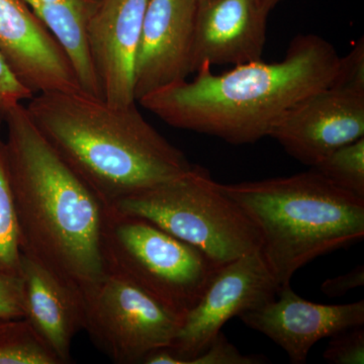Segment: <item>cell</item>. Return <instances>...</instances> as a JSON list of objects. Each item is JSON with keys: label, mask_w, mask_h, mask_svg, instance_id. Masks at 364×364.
<instances>
[{"label": "cell", "mask_w": 364, "mask_h": 364, "mask_svg": "<svg viewBox=\"0 0 364 364\" xmlns=\"http://www.w3.org/2000/svg\"><path fill=\"white\" fill-rule=\"evenodd\" d=\"M4 124L21 253L82 293L107 274L102 253L107 207L46 140L25 105L7 112Z\"/></svg>", "instance_id": "6da1fadb"}, {"label": "cell", "mask_w": 364, "mask_h": 364, "mask_svg": "<svg viewBox=\"0 0 364 364\" xmlns=\"http://www.w3.org/2000/svg\"><path fill=\"white\" fill-rule=\"evenodd\" d=\"M340 56L317 35H299L277 63L262 59L215 74L203 62L193 80L154 91L139 104L173 128L243 145L269 136L291 107L331 83Z\"/></svg>", "instance_id": "7a4b0ae2"}, {"label": "cell", "mask_w": 364, "mask_h": 364, "mask_svg": "<svg viewBox=\"0 0 364 364\" xmlns=\"http://www.w3.org/2000/svg\"><path fill=\"white\" fill-rule=\"evenodd\" d=\"M33 123L107 208L193 168L184 153L142 116L83 91L38 93Z\"/></svg>", "instance_id": "3957f363"}, {"label": "cell", "mask_w": 364, "mask_h": 364, "mask_svg": "<svg viewBox=\"0 0 364 364\" xmlns=\"http://www.w3.org/2000/svg\"><path fill=\"white\" fill-rule=\"evenodd\" d=\"M220 188L257 228L261 255L279 289L311 261L363 239L364 198L314 168Z\"/></svg>", "instance_id": "277c9868"}, {"label": "cell", "mask_w": 364, "mask_h": 364, "mask_svg": "<svg viewBox=\"0 0 364 364\" xmlns=\"http://www.w3.org/2000/svg\"><path fill=\"white\" fill-rule=\"evenodd\" d=\"M109 208L152 222L220 265L260 249V234L250 218L198 165Z\"/></svg>", "instance_id": "5b68a950"}, {"label": "cell", "mask_w": 364, "mask_h": 364, "mask_svg": "<svg viewBox=\"0 0 364 364\" xmlns=\"http://www.w3.org/2000/svg\"><path fill=\"white\" fill-rule=\"evenodd\" d=\"M102 253L107 273L142 287L182 318L222 267L152 222L111 208L105 215Z\"/></svg>", "instance_id": "8992f818"}, {"label": "cell", "mask_w": 364, "mask_h": 364, "mask_svg": "<svg viewBox=\"0 0 364 364\" xmlns=\"http://www.w3.org/2000/svg\"><path fill=\"white\" fill-rule=\"evenodd\" d=\"M85 324L93 344L117 364L142 363L150 352L173 343L183 318L114 273L82 291Z\"/></svg>", "instance_id": "52a82bcc"}, {"label": "cell", "mask_w": 364, "mask_h": 364, "mask_svg": "<svg viewBox=\"0 0 364 364\" xmlns=\"http://www.w3.org/2000/svg\"><path fill=\"white\" fill-rule=\"evenodd\" d=\"M279 286L260 250L222 265L182 320L173 343L165 349V363L188 364L234 317L277 298Z\"/></svg>", "instance_id": "ba28073f"}, {"label": "cell", "mask_w": 364, "mask_h": 364, "mask_svg": "<svg viewBox=\"0 0 364 364\" xmlns=\"http://www.w3.org/2000/svg\"><path fill=\"white\" fill-rule=\"evenodd\" d=\"M308 166L364 136V95L328 87L289 109L269 136Z\"/></svg>", "instance_id": "9c48e42d"}, {"label": "cell", "mask_w": 364, "mask_h": 364, "mask_svg": "<svg viewBox=\"0 0 364 364\" xmlns=\"http://www.w3.org/2000/svg\"><path fill=\"white\" fill-rule=\"evenodd\" d=\"M0 56L33 95L83 91L63 48L23 0H0Z\"/></svg>", "instance_id": "30bf717a"}, {"label": "cell", "mask_w": 364, "mask_h": 364, "mask_svg": "<svg viewBox=\"0 0 364 364\" xmlns=\"http://www.w3.org/2000/svg\"><path fill=\"white\" fill-rule=\"evenodd\" d=\"M196 0H149L136 55L134 93L141 98L186 80L191 68Z\"/></svg>", "instance_id": "8fae6325"}, {"label": "cell", "mask_w": 364, "mask_h": 364, "mask_svg": "<svg viewBox=\"0 0 364 364\" xmlns=\"http://www.w3.org/2000/svg\"><path fill=\"white\" fill-rule=\"evenodd\" d=\"M265 305L242 314V322L282 347L294 364L306 363L314 345L349 328L364 325V301L322 305L282 287Z\"/></svg>", "instance_id": "7c38bea8"}, {"label": "cell", "mask_w": 364, "mask_h": 364, "mask_svg": "<svg viewBox=\"0 0 364 364\" xmlns=\"http://www.w3.org/2000/svg\"><path fill=\"white\" fill-rule=\"evenodd\" d=\"M149 0H102L87 26V46L102 98L136 104L134 77L144 14Z\"/></svg>", "instance_id": "4fadbf2b"}, {"label": "cell", "mask_w": 364, "mask_h": 364, "mask_svg": "<svg viewBox=\"0 0 364 364\" xmlns=\"http://www.w3.org/2000/svg\"><path fill=\"white\" fill-rule=\"evenodd\" d=\"M267 14L260 0H196L191 68L262 59Z\"/></svg>", "instance_id": "5bb4252c"}, {"label": "cell", "mask_w": 364, "mask_h": 364, "mask_svg": "<svg viewBox=\"0 0 364 364\" xmlns=\"http://www.w3.org/2000/svg\"><path fill=\"white\" fill-rule=\"evenodd\" d=\"M25 318L61 364L70 363L74 337L83 330L82 293L39 261L21 253Z\"/></svg>", "instance_id": "9a60e30c"}, {"label": "cell", "mask_w": 364, "mask_h": 364, "mask_svg": "<svg viewBox=\"0 0 364 364\" xmlns=\"http://www.w3.org/2000/svg\"><path fill=\"white\" fill-rule=\"evenodd\" d=\"M23 1L63 48L83 92L102 98L87 46V26L102 0Z\"/></svg>", "instance_id": "2e32d148"}, {"label": "cell", "mask_w": 364, "mask_h": 364, "mask_svg": "<svg viewBox=\"0 0 364 364\" xmlns=\"http://www.w3.org/2000/svg\"><path fill=\"white\" fill-rule=\"evenodd\" d=\"M0 364H61L25 318L0 320Z\"/></svg>", "instance_id": "e0dca14e"}, {"label": "cell", "mask_w": 364, "mask_h": 364, "mask_svg": "<svg viewBox=\"0 0 364 364\" xmlns=\"http://www.w3.org/2000/svg\"><path fill=\"white\" fill-rule=\"evenodd\" d=\"M21 249L13 193L0 139V272L21 277Z\"/></svg>", "instance_id": "ac0fdd59"}, {"label": "cell", "mask_w": 364, "mask_h": 364, "mask_svg": "<svg viewBox=\"0 0 364 364\" xmlns=\"http://www.w3.org/2000/svg\"><path fill=\"white\" fill-rule=\"evenodd\" d=\"M312 168L339 188L364 198V136L333 151Z\"/></svg>", "instance_id": "d6986e66"}, {"label": "cell", "mask_w": 364, "mask_h": 364, "mask_svg": "<svg viewBox=\"0 0 364 364\" xmlns=\"http://www.w3.org/2000/svg\"><path fill=\"white\" fill-rule=\"evenodd\" d=\"M331 341L326 347L323 358L332 364L364 363V328H349L330 337Z\"/></svg>", "instance_id": "ffe728a7"}, {"label": "cell", "mask_w": 364, "mask_h": 364, "mask_svg": "<svg viewBox=\"0 0 364 364\" xmlns=\"http://www.w3.org/2000/svg\"><path fill=\"white\" fill-rule=\"evenodd\" d=\"M330 87L364 95V42L354 45L350 52L340 57Z\"/></svg>", "instance_id": "44dd1931"}, {"label": "cell", "mask_w": 364, "mask_h": 364, "mask_svg": "<svg viewBox=\"0 0 364 364\" xmlns=\"http://www.w3.org/2000/svg\"><path fill=\"white\" fill-rule=\"evenodd\" d=\"M262 355H244L220 332L207 348L191 359L188 364H262Z\"/></svg>", "instance_id": "7402d4cb"}, {"label": "cell", "mask_w": 364, "mask_h": 364, "mask_svg": "<svg viewBox=\"0 0 364 364\" xmlns=\"http://www.w3.org/2000/svg\"><path fill=\"white\" fill-rule=\"evenodd\" d=\"M33 95L32 91L21 85L0 56V117L4 119L7 112L25 100H30Z\"/></svg>", "instance_id": "603a6c76"}, {"label": "cell", "mask_w": 364, "mask_h": 364, "mask_svg": "<svg viewBox=\"0 0 364 364\" xmlns=\"http://www.w3.org/2000/svg\"><path fill=\"white\" fill-rule=\"evenodd\" d=\"M25 317L21 277L0 272V320Z\"/></svg>", "instance_id": "cb8c5ba5"}, {"label": "cell", "mask_w": 364, "mask_h": 364, "mask_svg": "<svg viewBox=\"0 0 364 364\" xmlns=\"http://www.w3.org/2000/svg\"><path fill=\"white\" fill-rule=\"evenodd\" d=\"M364 286V267L363 265H358L351 272L325 280L321 286V291L331 296L338 298L343 296L352 289Z\"/></svg>", "instance_id": "d4e9b609"}, {"label": "cell", "mask_w": 364, "mask_h": 364, "mask_svg": "<svg viewBox=\"0 0 364 364\" xmlns=\"http://www.w3.org/2000/svg\"><path fill=\"white\" fill-rule=\"evenodd\" d=\"M280 1H282V0H260V4L264 13L269 14L270 11H272Z\"/></svg>", "instance_id": "484cf974"}, {"label": "cell", "mask_w": 364, "mask_h": 364, "mask_svg": "<svg viewBox=\"0 0 364 364\" xmlns=\"http://www.w3.org/2000/svg\"><path fill=\"white\" fill-rule=\"evenodd\" d=\"M2 124H4V119L0 117V130H1Z\"/></svg>", "instance_id": "4316f807"}]
</instances>
